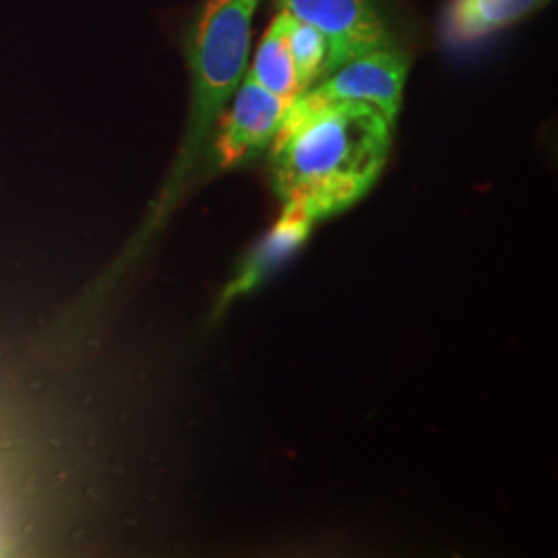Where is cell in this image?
I'll return each instance as SVG.
<instances>
[{"label": "cell", "instance_id": "obj_1", "mask_svg": "<svg viewBox=\"0 0 558 558\" xmlns=\"http://www.w3.org/2000/svg\"><path fill=\"white\" fill-rule=\"evenodd\" d=\"M393 124L375 106L302 94L271 141L274 191L315 221L362 199L389 156Z\"/></svg>", "mask_w": 558, "mask_h": 558}, {"label": "cell", "instance_id": "obj_2", "mask_svg": "<svg viewBox=\"0 0 558 558\" xmlns=\"http://www.w3.org/2000/svg\"><path fill=\"white\" fill-rule=\"evenodd\" d=\"M257 4L259 0H205L193 23L186 48L193 77L189 126L172 174L141 240L147 239L174 207L209 141L211 129L239 89L246 73L251 23Z\"/></svg>", "mask_w": 558, "mask_h": 558}, {"label": "cell", "instance_id": "obj_3", "mask_svg": "<svg viewBox=\"0 0 558 558\" xmlns=\"http://www.w3.org/2000/svg\"><path fill=\"white\" fill-rule=\"evenodd\" d=\"M276 7L325 36L327 57L320 80L348 60L393 46L379 0H276Z\"/></svg>", "mask_w": 558, "mask_h": 558}, {"label": "cell", "instance_id": "obj_4", "mask_svg": "<svg viewBox=\"0 0 558 558\" xmlns=\"http://www.w3.org/2000/svg\"><path fill=\"white\" fill-rule=\"evenodd\" d=\"M410 62L396 46L348 60L304 92L317 101H360L375 106L396 126Z\"/></svg>", "mask_w": 558, "mask_h": 558}, {"label": "cell", "instance_id": "obj_5", "mask_svg": "<svg viewBox=\"0 0 558 558\" xmlns=\"http://www.w3.org/2000/svg\"><path fill=\"white\" fill-rule=\"evenodd\" d=\"M290 101L281 100L244 73L232 108L220 117L214 141V163L218 170H232L257 158L271 145Z\"/></svg>", "mask_w": 558, "mask_h": 558}, {"label": "cell", "instance_id": "obj_6", "mask_svg": "<svg viewBox=\"0 0 558 558\" xmlns=\"http://www.w3.org/2000/svg\"><path fill=\"white\" fill-rule=\"evenodd\" d=\"M317 221L313 220L296 203H283V211L274 228L257 242L253 253L242 263L236 278L228 283L221 294L220 306H228L234 299L255 290L260 281L269 278L279 265L290 259L311 236Z\"/></svg>", "mask_w": 558, "mask_h": 558}, {"label": "cell", "instance_id": "obj_7", "mask_svg": "<svg viewBox=\"0 0 558 558\" xmlns=\"http://www.w3.org/2000/svg\"><path fill=\"white\" fill-rule=\"evenodd\" d=\"M550 0H451L442 20V38L468 48L546 7Z\"/></svg>", "mask_w": 558, "mask_h": 558}, {"label": "cell", "instance_id": "obj_8", "mask_svg": "<svg viewBox=\"0 0 558 558\" xmlns=\"http://www.w3.org/2000/svg\"><path fill=\"white\" fill-rule=\"evenodd\" d=\"M286 23H288V15L279 11L274 23L269 25L267 34L260 40L259 50L255 54L253 66L248 69V75L274 96L292 104L302 96V92H300L294 62L288 48Z\"/></svg>", "mask_w": 558, "mask_h": 558}, {"label": "cell", "instance_id": "obj_9", "mask_svg": "<svg viewBox=\"0 0 558 558\" xmlns=\"http://www.w3.org/2000/svg\"><path fill=\"white\" fill-rule=\"evenodd\" d=\"M286 36H288V48L290 57L294 62L296 80H299L300 92H308L323 75L325 57H327V40L317 27L294 20L288 15L286 23Z\"/></svg>", "mask_w": 558, "mask_h": 558}]
</instances>
